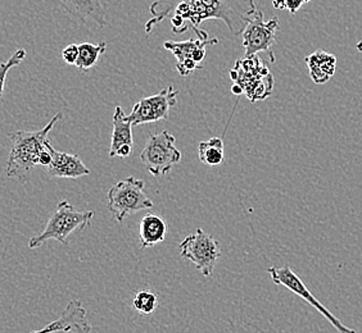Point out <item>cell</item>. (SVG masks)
I'll list each match as a JSON object with an SVG mask.
<instances>
[{
	"instance_id": "cell-1",
	"label": "cell",
	"mask_w": 362,
	"mask_h": 333,
	"mask_svg": "<svg viewBox=\"0 0 362 333\" xmlns=\"http://www.w3.org/2000/svg\"><path fill=\"white\" fill-rule=\"evenodd\" d=\"M256 11L255 0H154L149 7L152 18L146 22L144 30L149 35L165 18L179 17L199 40L209 39L201 28V23L207 20L225 22L231 35H242Z\"/></svg>"
},
{
	"instance_id": "cell-2",
	"label": "cell",
	"mask_w": 362,
	"mask_h": 333,
	"mask_svg": "<svg viewBox=\"0 0 362 333\" xmlns=\"http://www.w3.org/2000/svg\"><path fill=\"white\" fill-rule=\"evenodd\" d=\"M61 119L62 113H57L56 117L42 130L8 133V138L12 141L6 166L9 178L22 180L28 177L35 166H50L56 149L49 141V132Z\"/></svg>"
},
{
	"instance_id": "cell-3",
	"label": "cell",
	"mask_w": 362,
	"mask_h": 333,
	"mask_svg": "<svg viewBox=\"0 0 362 333\" xmlns=\"http://www.w3.org/2000/svg\"><path fill=\"white\" fill-rule=\"evenodd\" d=\"M94 218V212H80L70 202L62 200L58 202L56 210L49 217L45 227L37 236L31 237L28 241L30 249H36L49 240L67 245V238L78 229L90 226Z\"/></svg>"
},
{
	"instance_id": "cell-4",
	"label": "cell",
	"mask_w": 362,
	"mask_h": 333,
	"mask_svg": "<svg viewBox=\"0 0 362 333\" xmlns=\"http://www.w3.org/2000/svg\"><path fill=\"white\" fill-rule=\"evenodd\" d=\"M108 209L116 221L124 222L126 218L143 209H149L154 204L146 195V182L134 176L117 182L107 194Z\"/></svg>"
},
{
	"instance_id": "cell-5",
	"label": "cell",
	"mask_w": 362,
	"mask_h": 333,
	"mask_svg": "<svg viewBox=\"0 0 362 333\" xmlns=\"http://www.w3.org/2000/svg\"><path fill=\"white\" fill-rule=\"evenodd\" d=\"M230 76L243 87L244 94L252 103L265 100L272 95L274 77L259 56H244L243 59H238Z\"/></svg>"
},
{
	"instance_id": "cell-6",
	"label": "cell",
	"mask_w": 362,
	"mask_h": 333,
	"mask_svg": "<svg viewBox=\"0 0 362 333\" xmlns=\"http://www.w3.org/2000/svg\"><path fill=\"white\" fill-rule=\"evenodd\" d=\"M176 138L168 130L151 133L140 160L154 177L170 174L173 166L181 160V152L175 145Z\"/></svg>"
},
{
	"instance_id": "cell-7",
	"label": "cell",
	"mask_w": 362,
	"mask_h": 333,
	"mask_svg": "<svg viewBox=\"0 0 362 333\" xmlns=\"http://www.w3.org/2000/svg\"><path fill=\"white\" fill-rule=\"evenodd\" d=\"M181 257L194 264L195 268L204 277L212 276L221 258L220 243L215 237L206 234L202 229L185 237L180 243Z\"/></svg>"
},
{
	"instance_id": "cell-8",
	"label": "cell",
	"mask_w": 362,
	"mask_h": 333,
	"mask_svg": "<svg viewBox=\"0 0 362 333\" xmlns=\"http://www.w3.org/2000/svg\"><path fill=\"white\" fill-rule=\"evenodd\" d=\"M267 273L270 274V277H272L274 284L284 286L286 290H289V291H292L293 293H296L297 296L303 298L310 305L313 306L317 312L320 313L321 315H322L332 326L334 327L338 332L356 333L355 329L344 326L341 320H338L334 314L327 309V306L322 305L320 301L315 298L314 295L311 293V291L308 290V287L305 285V282L300 279V276L296 274V273L291 270V267H288V265L280 267V268H278V267H270V268L267 270Z\"/></svg>"
},
{
	"instance_id": "cell-9",
	"label": "cell",
	"mask_w": 362,
	"mask_h": 333,
	"mask_svg": "<svg viewBox=\"0 0 362 333\" xmlns=\"http://www.w3.org/2000/svg\"><path fill=\"white\" fill-rule=\"evenodd\" d=\"M279 20L276 17L270 21L264 20V13L256 11L247 28H244L243 47L245 56H257L259 52H265L270 56V62H275L272 47L276 42V32L279 31Z\"/></svg>"
},
{
	"instance_id": "cell-10",
	"label": "cell",
	"mask_w": 362,
	"mask_h": 333,
	"mask_svg": "<svg viewBox=\"0 0 362 333\" xmlns=\"http://www.w3.org/2000/svg\"><path fill=\"white\" fill-rule=\"evenodd\" d=\"M177 94L179 90L173 86H168L156 95L140 99L134 105L132 113L127 114V119L133 126L156 123L158 121L168 119L171 108L177 103Z\"/></svg>"
},
{
	"instance_id": "cell-11",
	"label": "cell",
	"mask_w": 362,
	"mask_h": 333,
	"mask_svg": "<svg viewBox=\"0 0 362 333\" xmlns=\"http://www.w3.org/2000/svg\"><path fill=\"white\" fill-rule=\"evenodd\" d=\"M217 39L209 40H199V39H189L187 42H168L163 44L165 49L171 52L176 58V68L179 71L180 76H189L195 70H202V63L204 62L207 52L206 48L209 45H215Z\"/></svg>"
},
{
	"instance_id": "cell-12",
	"label": "cell",
	"mask_w": 362,
	"mask_h": 333,
	"mask_svg": "<svg viewBox=\"0 0 362 333\" xmlns=\"http://www.w3.org/2000/svg\"><path fill=\"white\" fill-rule=\"evenodd\" d=\"M90 333L91 325L88 312L78 300L70 301L62 315L39 331L28 333Z\"/></svg>"
},
{
	"instance_id": "cell-13",
	"label": "cell",
	"mask_w": 362,
	"mask_h": 333,
	"mask_svg": "<svg viewBox=\"0 0 362 333\" xmlns=\"http://www.w3.org/2000/svg\"><path fill=\"white\" fill-rule=\"evenodd\" d=\"M67 13L81 22L91 20L99 28H105V8L102 0H59Z\"/></svg>"
},
{
	"instance_id": "cell-14",
	"label": "cell",
	"mask_w": 362,
	"mask_h": 333,
	"mask_svg": "<svg viewBox=\"0 0 362 333\" xmlns=\"http://www.w3.org/2000/svg\"><path fill=\"white\" fill-rule=\"evenodd\" d=\"M48 172L57 178H78L90 174V169L75 154L61 153L56 150L48 166Z\"/></svg>"
},
{
	"instance_id": "cell-15",
	"label": "cell",
	"mask_w": 362,
	"mask_h": 333,
	"mask_svg": "<svg viewBox=\"0 0 362 333\" xmlns=\"http://www.w3.org/2000/svg\"><path fill=\"white\" fill-rule=\"evenodd\" d=\"M168 222L160 215L148 213L140 221V246L144 249L163 243L168 236Z\"/></svg>"
},
{
	"instance_id": "cell-16",
	"label": "cell",
	"mask_w": 362,
	"mask_h": 333,
	"mask_svg": "<svg viewBox=\"0 0 362 333\" xmlns=\"http://www.w3.org/2000/svg\"><path fill=\"white\" fill-rule=\"evenodd\" d=\"M113 132H112L110 157H117L119 149L124 146H133V123L127 119L124 109L117 105L113 116Z\"/></svg>"
},
{
	"instance_id": "cell-17",
	"label": "cell",
	"mask_w": 362,
	"mask_h": 333,
	"mask_svg": "<svg viewBox=\"0 0 362 333\" xmlns=\"http://www.w3.org/2000/svg\"><path fill=\"white\" fill-rule=\"evenodd\" d=\"M310 76L316 85L327 83L334 76L337 58L324 50H317L314 54L306 56Z\"/></svg>"
},
{
	"instance_id": "cell-18",
	"label": "cell",
	"mask_w": 362,
	"mask_h": 333,
	"mask_svg": "<svg viewBox=\"0 0 362 333\" xmlns=\"http://www.w3.org/2000/svg\"><path fill=\"white\" fill-rule=\"evenodd\" d=\"M198 157L203 164H206V166H221L225 159L223 139L221 138H211L207 141H201L198 144Z\"/></svg>"
},
{
	"instance_id": "cell-19",
	"label": "cell",
	"mask_w": 362,
	"mask_h": 333,
	"mask_svg": "<svg viewBox=\"0 0 362 333\" xmlns=\"http://www.w3.org/2000/svg\"><path fill=\"white\" fill-rule=\"evenodd\" d=\"M107 50V42H102L99 44L91 42H83L78 44V59H77V68L83 72L90 70L97 66L98 61L102 54H105Z\"/></svg>"
},
{
	"instance_id": "cell-20",
	"label": "cell",
	"mask_w": 362,
	"mask_h": 333,
	"mask_svg": "<svg viewBox=\"0 0 362 333\" xmlns=\"http://www.w3.org/2000/svg\"><path fill=\"white\" fill-rule=\"evenodd\" d=\"M134 309L143 315H149L158 308V298L153 292L141 290L134 296Z\"/></svg>"
},
{
	"instance_id": "cell-21",
	"label": "cell",
	"mask_w": 362,
	"mask_h": 333,
	"mask_svg": "<svg viewBox=\"0 0 362 333\" xmlns=\"http://www.w3.org/2000/svg\"><path fill=\"white\" fill-rule=\"evenodd\" d=\"M26 58V50L25 49H18L13 56L8 59V62L1 63V95L4 94L6 90V78H7V73L11 68H13L16 66H20Z\"/></svg>"
},
{
	"instance_id": "cell-22",
	"label": "cell",
	"mask_w": 362,
	"mask_h": 333,
	"mask_svg": "<svg viewBox=\"0 0 362 333\" xmlns=\"http://www.w3.org/2000/svg\"><path fill=\"white\" fill-rule=\"evenodd\" d=\"M62 58L67 64H76L78 59V45L70 44L62 50Z\"/></svg>"
},
{
	"instance_id": "cell-23",
	"label": "cell",
	"mask_w": 362,
	"mask_h": 333,
	"mask_svg": "<svg viewBox=\"0 0 362 333\" xmlns=\"http://www.w3.org/2000/svg\"><path fill=\"white\" fill-rule=\"evenodd\" d=\"M286 9H288L291 13H296L305 3H310L311 0H286Z\"/></svg>"
},
{
	"instance_id": "cell-24",
	"label": "cell",
	"mask_w": 362,
	"mask_h": 333,
	"mask_svg": "<svg viewBox=\"0 0 362 333\" xmlns=\"http://www.w3.org/2000/svg\"><path fill=\"white\" fill-rule=\"evenodd\" d=\"M272 6L275 9L283 11V9H286V0H272Z\"/></svg>"
},
{
	"instance_id": "cell-25",
	"label": "cell",
	"mask_w": 362,
	"mask_h": 333,
	"mask_svg": "<svg viewBox=\"0 0 362 333\" xmlns=\"http://www.w3.org/2000/svg\"><path fill=\"white\" fill-rule=\"evenodd\" d=\"M231 91H233V94H234V95H238V97L244 94L243 87H242L239 83H234V85H233V87H231Z\"/></svg>"
},
{
	"instance_id": "cell-26",
	"label": "cell",
	"mask_w": 362,
	"mask_h": 333,
	"mask_svg": "<svg viewBox=\"0 0 362 333\" xmlns=\"http://www.w3.org/2000/svg\"><path fill=\"white\" fill-rule=\"evenodd\" d=\"M356 49L360 52V53H362V42H357V45H356Z\"/></svg>"
}]
</instances>
